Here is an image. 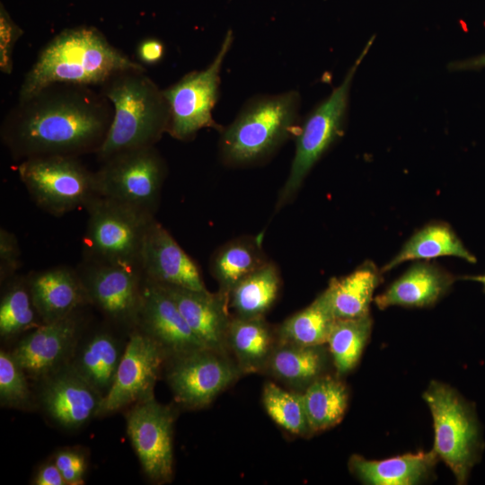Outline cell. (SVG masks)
Here are the masks:
<instances>
[{"instance_id":"1","label":"cell","mask_w":485,"mask_h":485,"mask_svg":"<svg viewBox=\"0 0 485 485\" xmlns=\"http://www.w3.org/2000/svg\"><path fill=\"white\" fill-rule=\"evenodd\" d=\"M113 106L93 86L57 83L18 101L0 128L16 161L43 155L97 154L113 119Z\"/></svg>"},{"instance_id":"2","label":"cell","mask_w":485,"mask_h":485,"mask_svg":"<svg viewBox=\"0 0 485 485\" xmlns=\"http://www.w3.org/2000/svg\"><path fill=\"white\" fill-rule=\"evenodd\" d=\"M129 69L146 68L111 45L98 29L67 28L40 51L22 82L18 101L57 83L100 87L113 75Z\"/></svg>"},{"instance_id":"3","label":"cell","mask_w":485,"mask_h":485,"mask_svg":"<svg viewBox=\"0 0 485 485\" xmlns=\"http://www.w3.org/2000/svg\"><path fill=\"white\" fill-rule=\"evenodd\" d=\"M100 90L112 104L114 112L106 139L96 154L99 161L122 151L154 146L167 133L169 104L146 69L119 72Z\"/></svg>"},{"instance_id":"4","label":"cell","mask_w":485,"mask_h":485,"mask_svg":"<svg viewBox=\"0 0 485 485\" xmlns=\"http://www.w3.org/2000/svg\"><path fill=\"white\" fill-rule=\"evenodd\" d=\"M300 95L287 91L264 95L246 103L236 119L223 128L219 150L228 165L260 162L299 129Z\"/></svg>"},{"instance_id":"5","label":"cell","mask_w":485,"mask_h":485,"mask_svg":"<svg viewBox=\"0 0 485 485\" xmlns=\"http://www.w3.org/2000/svg\"><path fill=\"white\" fill-rule=\"evenodd\" d=\"M374 38L370 39L341 84L318 104L300 124L295 140V152L288 176L281 189L276 207L287 204L302 186L305 177L342 134L347 117L350 87L355 74L366 56Z\"/></svg>"},{"instance_id":"6","label":"cell","mask_w":485,"mask_h":485,"mask_svg":"<svg viewBox=\"0 0 485 485\" xmlns=\"http://www.w3.org/2000/svg\"><path fill=\"white\" fill-rule=\"evenodd\" d=\"M434 421L433 451L454 474L466 482L482 448L480 428L472 407L453 388L432 381L423 393Z\"/></svg>"},{"instance_id":"7","label":"cell","mask_w":485,"mask_h":485,"mask_svg":"<svg viewBox=\"0 0 485 485\" xmlns=\"http://www.w3.org/2000/svg\"><path fill=\"white\" fill-rule=\"evenodd\" d=\"M17 172L35 204L60 216L86 207L98 197L95 172L76 156L43 155L22 160Z\"/></svg>"},{"instance_id":"8","label":"cell","mask_w":485,"mask_h":485,"mask_svg":"<svg viewBox=\"0 0 485 485\" xmlns=\"http://www.w3.org/2000/svg\"><path fill=\"white\" fill-rule=\"evenodd\" d=\"M83 238L86 261L139 266L146 232L154 216L98 196L86 207Z\"/></svg>"},{"instance_id":"9","label":"cell","mask_w":485,"mask_h":485,"mask_svg":"<svg viewBox=\"0 0 485 485\" xmlns=\"http://www.w3.org/2000/svg\"><path fill=\"white\" fill-rule=\"evenodd\" d=\"M166 171L154 146L117 153L95 172L98 195L154 216Z\"/></svg>"},{"instance_id":"10","label":"cell","mask_w":485,"mask_h":485,"mask_svg":"<svg viewBox=\"0 0 485 485\" xmlns=\"http://www.w3.org/2000/svg\"><path fill=\"white\" fill-rule=\"evenodd\" d=\"M234 41L229 30L214 60L205 69L192 71L163 90L170 109L167 133L181 141L192 139L204 128L223 129L212 110L219 96L220 72Z\"/></svg>"},{"instance_id":"11","label":"cell","mask_w":485,"mask_h":485,"mask_svg":"<svg viewBox=\"0 0 485 485\" xmlns=\"http://www.w3.org/2000/svg\"><path fill=\"white\" fill-rule=\"evenodd\" d=\"M169 359V386L176 401L190 409L208 405L242 375L228 354L207 348Z\"/></svg>"},{"instance_id":"12","label":"cell","mask_w":485,"mask_h":485,"mask_svg":"<svg viewBox=\"0 0 485 485\" xmlns=\"http://www.w3.org/2000/svg\"><path fill=\"white\" fill-rule=\"evenodd\" d=\"M175 414L151 397L134 403L126 416L127 433L146 475L154 482L173 476L172 431Z\"/></svg>"},{"instance_id":"13","label":"cell","mask_w":485,"mask_h":485,"mask_svg":"<svg viewBox=\"0 0 485 485\" xmlns=\"http://www.w3.org/2000/svg\"><path fill=\"white\" fill-rule=\"evenodd\" d=\"M165 359L167 356L153 339L135 330L125 346L115 380L102 398L97 416L110 414L154 397V388Z\"/></svg>"},{"instance_id":"14","label":"cell","mask_w":485,"mask_h":485,"mask_svg":"<svg viewBox=\"0 0 485 485\" xmlns=\"http://www.w3.org/2000/svg\"><path fill=\"white\" fill-rule=\"evenodd\" d=\"M78 273L90 304L113 322L136 326L144 281L139 268L86 261Z\"/></svg>"},{"instance_id":"15","label":"cell","mask_w":485,"mask_h":485,"mask_svg":"<svg viewBox=\"0 0 485 485\" xmlns=\"http://www.w3.org/2000/svg\"><path fill=\"white\" fill-rule=\"evenodd\" d=\"M135 328L153 339L167 359L206 348L164 288L145 278Z\"/></svg>"},{"instance_id":"16","label":"cell","mask_w":485,"mask_h":485,"mask_svg":"<svg viewBox=\"0 0 485 485\" xmlns=\"http://www.w3.org/2000/svg\"><path fill=\"white\" fill-rule=\"evenodd\" d=\"M139 266L145 278L197 291H207L195 261L154 218L144 238Z\"/></svg>"},{"instance_id":"17","label":"cell","mask_w":485,"mask_h":485,"mask_svg":"<svg viewBox=\"0 0 485 485\" xmlns=\"http://www.w3.org/2000/svg\"><path fill=\"white\" fill-rule=\"evenodd\" d=\"M79 333L75 313L44 322L21 340L11 354L26 374L45 378L66 366Z\"/></svg>"},{"instance_id":"18","label":"cell","mask_w":485,"mask_h":485,"mask_svg":"<svg viewBox=\"0 0 485 485\" xmlns=\"http://www.w3.org/2000/svg\"><path fill=\"white\" fill-rule=\"evenodd\" d=\"M40 393L48 415L66 428H77L98 415L102 396L71 366L45 377Z\"/></svg>"},{"instance_id":"19","label":"cell","mask_w":485,"mask_h":485,"mask_svg":"<svg viewBox=\"0 0 485 485\" xmlns=\"http://www.w3.org/2000/svg\"><path fill=\"white\" fill-rule=\"evenodd\" d=\"M160 285L172 298L200 342L207 348L228 354L226 339L232 318L228 311V299L219 292Z\"/></svg>"},{"instance_id":"20","label":"cell","mask_w":485,"mask_h":485,"mask_svg":"<svg viewBox=\"0 0 485 485\" xmlns=\"http://www.w3.org/2000/svg\"><path fill=\"white\" fill-rule=\"evenodd\" d=\"M33 304L43 322H50L75 313L89 303L78 271L57 266L27 278Z\"/></svg>"},{"instance_id":"21","label":"cell","mask_w":485,"mask_h":485,"mask_svg":"<svg viewBox=\"0 0 485 485\" xmlns=\"http://www.w3.org/2000/svg\"><path fill=\"white\" fill-rule=\"evenodd\" d=\"M453 282V276L440 268L428 263H418L377 295L375 303L382 310L392 305L430 306L448 291Z\"/></svg>"},{"instance_id":"22","label":"cell","mask_w":485,"mask_h":485,"mask_svg":"<svg viewBox=\"0 0 485 485\" xmlns=\"http://www.w3.org/2000/svg\"><path fill=\"white\" fill-rule=\"evenodd\" d=\"M227 348L242 374L263 373L278 342L264 316L231 318L227 331Z\"/></svg>"},{"instance_id":"23","label":"cell","mask_w":485,"mask_h":485,"mask_svg":"<svg viewBox=\"0 0 485 485\" xmlns=\"http://www.w3.org/2000/svg\"><path fill=\"white\" fill-rule=\"evenodd\" d=\"M438 456L431 452L405 454L374 461L354 454L350 457V472L365 484L413 485L423 481L431 473Z\"/></svg>"},{"instance_id":"24","label":"cell","mask_w":485,"mask_h":485,"mask_svg":"<svg viewBox=\"0 0 485 485\" xmlns=\"http://www.w3.org/2000/svg\"><path fill=\"white\" fill-rule=\"evenodd\" d=\"M323 346L278 341L264 373L303 392L313 382L324 375L327 355Z\"/></svg>"},{"instance_id":"25","label":"cell","mask_w":485,"mask_h":485,"mask_svg":"<svg viewBox=\"0 0 485 485\" xmlns=\"http://www.w3.org/2000/svg\"><path fill=\"white\" fill-rule=\"evenodd\" d=\"M124 349L112 334L100 331L84 343L71 366L103 398L113 384Z\"/></svg>"},{"instance_id":"26","label":"cell","mask_w":485,"mask_h":485,"mask_svg":"<svg viewBox=\"0 0 485 485\" xmlns=\"http://www.w3.org/2000/svg\"><path fill=\"white\" fill-rule=\"evenodd\" d=\"M380 274L372 263H365L350 274L333 278L325 289L336 319H353L369 314L373 293Z\"/></svg>"},{"instance_id":"27","label":"cell","mask_w":485,"mask_h":485,"mask_svg":"<svg viewBox=\"0 0 485 485\" xmlns=\"http://www.w3.org/2000/svg\"><path fill=\"white\" fill-rule=\"evenodd\" d=\"M443 256H454L472 263L476 261L475 256L447 224L432 223L415 233L382 270L388 271L407 260Z\"/></svg>"},{"instance_id":"28","label":"cell","mask_w":485,"mask_h":485,"mask_svg":"<svg viewBox=\"0 0 485 485\" xmlns=\"http://www.w3.org/2000/svg\"><path fill=\"white\" fill-rule=\"evenodd\" d=\"M336 320L324 290L308 306L278 326V341L303 346L325 345Z\"/></svg>"},{"instance_id":"29","label":"cell","mask_w":485,"mask_h":485,"mask_svg":"<svg viewBox=\"0 0 485 485\" xmlns=\"http://www.w3.org/2000/svg\"><path fill=\"white\" fill-rule=\"evenodd\" d=\"M279 288L278 270L268 261L234 287L228 297L229 307L237 316H264L275 303Z\"/></svg>"},{"instance_id":"30","label":"cell","mask_w":485,"mask_h":485,"mask_svg":"<svg viewBox=\"0 0 485 485\" xmlns=\"http://www.w3.org/2000/svg\"><path fill=\"white\" fill-rule=\"evenodd\" d=\"M268 261L254 240L240 239L225 244L216 251L210 264L212 275L219 285L218 292L228 299L239 281Z\"/></svg>"},{"instance_id":"31","label":"cell","mask_w":485,"mask_h":485,"mask_svg":"<svg viewBox=\"0 0 485 485\" xmlns=\"http://www.w3.org/2000/svg\"><path fill=\"white\" fill-rule=\"evenodd\" d=\"M304 404L312 433L337 425L348 406V390L335 377L322 375L303 392Z\"/></svg>"},{"instance_id":"32","label":"cell","mask_w":485,"mask_h":485,"mask_svg":"<svg viewBox=\"0 0 485 485\" xmlns=\"http://www.w3.org/2000/svg\"><path fill=\"white\" fill-rule=\"evenodd\" d=\"M372 319L368 315L353 319H337L327 344L339 375L350 372L359 361L369 338Z\"/></svg>"},{"instance_id":"33","label":"cell","mask_w":485,"mask_h":485,"mask_svg":"<svg viewBox=\"0 0 485 485\" xmlns=\"http://www.w3.org/2000/svg\"><path fill=\"white\" fill-rule=\"evenodd\" d=\"M43 323L31 295L27 278L9 282L0 303V334L13 337Z\"/></svg>"},{"instance_id":"34","label":"cell","mask_w":485,"mask_h":485,"mask_svg":"<svg viewBox=\"0 0 485 485\" xmlns=\"http://www.w3.org/2000/svg\"><path fill=\"white\" fill-rule=\"evenodd\" d=\"M262 402L270 419L287 432L302 436L312 433L302 392L287 391L267 382L263 386Z\"/></svg>"},{"instance_id":"35","label":"cell","mask_w":485,"mask_h":485,"mask_svg":"<svg viewBox=\"0 0 485 485\" xmlns=\"http://www.w3.org/2000/svg\"><path fill=\"white\" fill-rule=\"evenodd\" d=\"M26 373L11 353L0 352V401L3 406L24 409L31 404V394Z\"/></svg>"},{"instance_id":"36","label":"cell","mask_w":485,"mask_h":485,"mask_svg":"<svg viewBox=\"0 0 485 485\" xmlns=\"http://www.w3.org/2000/svg\"><path fill=\"white\" fill-rule=\"evenodd\" d=\"M23 31L13 21L3 4L0 5V70L5 75L13 72V52Z\"/></svg>"},{"instance_id":"37","label":"cell","mask_w":485,"mask_h":485,"mask_svg":"<svg viewBox=\"0 0 485 485\" xmlns=\"http://www.w3.org/2000/svg\"><path fill=\"white\" fill-rule=\"evenodd\" d=\"M22 265L17 237L4 228L0 229V278H13Z\"/></svg>"},{"instance_id":"38","label":"cell","mask_w":485,"mask_h":485,"mask_svg":"<svg viewBox=\"0 0 485 485\" xmlns=\"http://www.w3.org/2000/svg\"><path fill=\"white\" fill-rule=\"evenodd\" d=\"M54 463L62 473L66 484L84 483L87 464L83 453L71 449L61 450L56 454Z\"/></svg>"},{"instance_id":"39","label":"cell","mask_w":485,"mask_h":485,"mask_svg":"<svg viewBox=\"0 0 485 485\" xmlns=\"http://www.w3.org/2000/svg\"><path fill=\"white\" fill-rule=\"evenodd\" d=\"M165 52L163 41L156 38L142 40L137 48V56L140 64L154 65L159 63Z\"/></svg>"},{"instance_id":"40","label":"cell","mask_w":485,"mask_h":485,"mask_svg":"<svg viewBox=\"0 0 485 485\" xmlns=\"http://www.w3.org/2000/svg\"><path fill=\"white\" fill-rule=\"evenodd\" d=\"M36 485H66L59 469L52 463H46L39 469L33 480Z\"/></svg>"},{"instance_id":"41","label":"cell","mask_w":485,"mask_h":485,"mask_svg":"<svg viewBox=\"0 0 485 485\" xmlns=\"http://www.w3.org/2000/svg\"><path fill=\"white\" fill-rule=\"evenodd\" d=\"M482 67H485V54L467 60L452 62L448 66V68L452 71L479 69Z\"/></svg>"},{"instance_id":"42","label":"cell","mask_w":485,"mask_h":485,"mask_svg":"<svg viewBox=\"0 0 485 485\" xmlns=\"http://www.w3.org/2000/svg\"><path fill=\"white\" fill-rule=\"evenodd\" d=\"M464 278L481 283L483 286V290L485 291V274L480 275V276L465 277Z\"/></svg>"}]
</instances>
